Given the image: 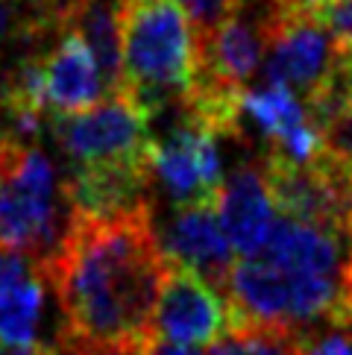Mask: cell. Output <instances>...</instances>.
Wrapping results in <instances>:
<instances>
[{"label": "cell", "mask_w": 352, "mask_h": 355, "mask_svg": "<svg viewBox=\"0 0 352 355\" xmlns=\"http://www.w3.org/2000/svg\"><path fill=\"white\" fill-rule=\"evenodd\" d=\"M123 85L150 121L179 106L191 92L200 65V33L176 0H121Z\"/></svg>", "instance_id": "cell-3"}, {"label": "cell", "mask_w": 352, "mask_h": 355, "mask_svg": "<svg viewBox=\"0 0 352 355\" xmlns=\"http://www.w3.org/2000/svg\"><path fill=\"white\" fill-rule=\"evenodd\" d=\"M153 182L161 185L176 209L218 202L223 185L218 135L179 115L153 150Z\"/></svg>", "instance_id": "cell-8"}, {"label": "cell", "mask_w": 352, "mask_h": 355, "mask_svg": "<svg viewBox=\"0 0 352 355\" xmlns=\"http://www.w3.org/2000/svg\"><path fill=\"white\" fill-rule=\"evenodd\" d=\"M156 235L170 268L194 273L223 294V285L235 268V250L220 226L218 202L176 209Z\"/></svg>", "instance_id": "cell-10"}, {"label": "cell", "mask_w": 352, "mask_h": 355, "mask_svg": "<svg viewBox=\"0 0 352 355\" xmlns=\"http://www.w3.org/2000/svg\"><path fill=\"white\" fill-rule=\"evenodd\" d=\"M71 226L73 209L53 162L35 144L0 138V252L44 273Z\"/></svg>", "instance_id": "cell-4"}, {"label": "cell", "mask_w": 352, "mask_h": 355, "mask_svg": "<svg viewBox=\"0 0 352 355\" xmlns=\"http://www.w3.org/2000/svg\"><path fill=\"white\" fill-rule=\"evenodd\" d=\"M218 218L232 250L241 259L261 252L279 220L264 176V162H241L226 176L218 194Z\"/></svg>", "instance_id": "cell-11"}, {"label": "cell", "mask_w": 352, "mask_h": 355, "mask_svg": "<svg viewBox=\"0 0 352 355\" xmlns=\"http://www.w3.org/2000/svg\"><path fill=\"white\" fill-rule=\"evenodd\" d=\"M188 15H191L197 33H209L226 18V12L232 9L235 0H176Z\"/></svg>", "instance_id": "cell-20"}, {"label": "cell", "mask_w": 352, "mask_h": 355, "mask_svg": "<svg viewBox=\"0 0 352 355\" xmlns=\"http://www.w3.org/2000/svg\"><path fill=\"white\" fill-rule=\"evenodd\" d=\"M170 276L153 211L73 218L44 279L53 282L68 338L88 344H147Z\"/></svg>", "instance_id": "cell-1"}, {"label": "cell", "mask_w": 352, "mask_h": 355, "mask_svg": "<svg viewBox=\"0 0 352 355\" xmlns=\"http://www.w3.org/2000/svg\"><path fill=\"white\" fill-rule=\"evenodd\" d=\"M0 355H47V349H6V347H0Z\"/></svg>", "instance_id": "cell-23"}, {"label": "cell", "mask_w": 352, "mask_h": 355, "mask_svg": "<svg viewBox=\"0 0 352 355\" xmlns=\"http://www.w3.org/2000/svg\"><path fill=\"white\" fill-rule=\"evenodd\" d=\"M344 59L346 50L337 44L323 21L282 9L261 65V77L264 85L288 88L308 106L337 88Z\"/></svg>", "instance_id": "cell-5"}, {"label": "cell", "mask_w": 352, "mask_h": 355, "mask_svg": "<svg viewBox=\"0 0 352 355\" xmlns=\"http://www.w3.org/2000/svg\"><path fill=\"white\" fill-rule=\"evenodd\" d=\"M232 326V309L218 288L188 270L170 268L153 311L150 338L182 347H203L218 344Z\"/></svg>", "instance_id": "cell-9"}, {"label": "cell", "mask_w": 352, "mask_h": 355, "mask_svg": "<svg viewBox=\"0 0 352 355\" xmlns=\"http://www.w3.org/2000/svg\"><path fill=\"white\" fill-rule=\"evenodd\" d=\"M317 21H323L346 53H352V0H323L317 9Z\"/></svg>", "instance_id": "cell-17"}, {"label": "cell", "mask_w": 352, "mask_h": 355, "mask_svg": "<svg viewBox=\"0 0 352 355\" xmlns=\"http://www.w3.org/2000/svg\"><path fill=\"white\" fill-rule=\"evenodd\" d=\"M270 197L285 218L352 230V164L329 150L311 164H294L276 153L264 156Z\"/></svg>", "instance_id": "cell-7"}, {"label": "cell", "mask_w": 352, "mask_h": 355, "mask_svg": "<svg viewBox=\"0 0 352 355\" xmlns=\"http://www.w3.org/2000/svg\"><path fill=\"white\" fill-rule=\"evenodd\" d=\"M320 135L332 156L352 164V109H344L337 118H332Z\"/></svg>", "instance_id": "cell-19"}, {"label": "cell", "mask_w": 352, "mask_h": 355, "mask_svg": "<svg viewBox=\"0 0 352 355\" xmlns=\"http://www.w3.org/2000/svg\"><path fill=\"white\" fill-rule=\"evenodd\" d=\"M59 27L73 30L94 53L106 92L118 94L123 85V39L121 0H62Z\"/></svg>", "instance_id": "cell-13"}, {"label": "cell", "mask_w": 352, "mask_h": 355, "mask_svg": "<svg viewBox=\"0 0 352 355\" xmlns=\"http://www.w3.org/2000/svg\"><path fill=\"white\" fill-rule=\"evenodd\" d=\"M53 135L73 168L147 162L156 150L150 115L138 109L127 94H112L103 103L77 115H56Z\"/></svg>", "instance_id": "cell-6"}, {"label": "cell", "mask_w": 352, "mask_h": 355, "mask_svg": "<svg viewBox=\"0 0 352 355\" xmlns=\"http://www.w3.org/2000/svg\"><path fill=\"white\" fill-rule=\"evenodd\" d=\"M341 88H344L346 106L352 109V53H346V59H344V68H341Z\"/></svg>", "instance_id": "cell-22"}, {"label": "cell", "mask_w": 352, "mask_h": 355, "mask_svg": "<svg viewBox=\"0 0 352 355\" xmlns=\"http://www.w3.org/2000/svg\"><path fill=\"white\" fill-rule=\"evenodd\" d=\"M144 355H206L197 347H182V344H168V340H156L150 338L144 344Z\"/></svg>", "instance_id": "cell-21"}, {"label": "cell", "mask_w": 352, "mask_h": 355, "mask_svg": "<svg viewBox=\"0 0 352 355\" xmlns=\"http://www.w3.org/2000/svg\"><path fill=\"white\" fill-rule=\"evenodd\" d=\"M44 103L56 115H77L106 97V83L94 53L73 30H62L42 56Z\"/></svg>", "instance_id": "cell-12"}, {"label": "cell", "mask_w": 352, "mask_h": 355, "mask_svg": "<svg viewBox=\"0 0 352 355\" xmlns=\"http://www.w3.org/2000/svg\"><path fill=\"white\" fill-rule=\"evenodd\" d=\"M297 349L299 335L294 332L238 323L211 347V355H297Z\"/></svg>", "instance_id": "cell-15"}, {"label": "cell", "mask_w": 352, "mask_h": 355, "mask_svg": "<svg viewBox=\"0 0 352 355\" xmlns=\"http://www.w3.org/2000/svg\"><path fill=\"white\" fill-rule=\"evenodd\" d=\"M47 355H144V344H88L62 335L56 347H47Z\"/></svg>", "instance_id": "cell-18"}, {"label": "cell", "mask_w": 352, "mask_h": 355, "mask_svg": "<svg viewBox=\"0 0 352 355\" xmlns=\"http://www.w3.org/2000/svg\"><path fill=\"white\" fill-rule=\"evenodd\" d=\"M235 326L253 323L306 335L352 326V232L276 220L256 256L235 261L223 285Z\"/></svg>", "instance_id": "cell-2"}, {"label": "cell", "mask_w": 352, "mask_h": 355, "mask_svg": "<svg viewBox=\"0 0 352 355\" xmlns=\"http://www.w3.org/2000/svg\"><path fill=\"white\" fill-rule=\"evenodd\" d=\"M297 355H352V335L349 329H314V332L299 335Z\"/></svg>", "instance_id": "cell-16"}, {"label": "cell", "mask_w": 352, "mask_h": 355, "mask_svg": "<svg viewBox=\"0 0 352 355\" xmlns=\"http://www.w3.org/2000/svg\"><path fill=\"white\" fill-rule=\"evenodd\" d=\"M42 314L44 273L27 261L0 285V347L39 349Z\"/></svg>", "instance_id": "cell-14"}]
</instances>
